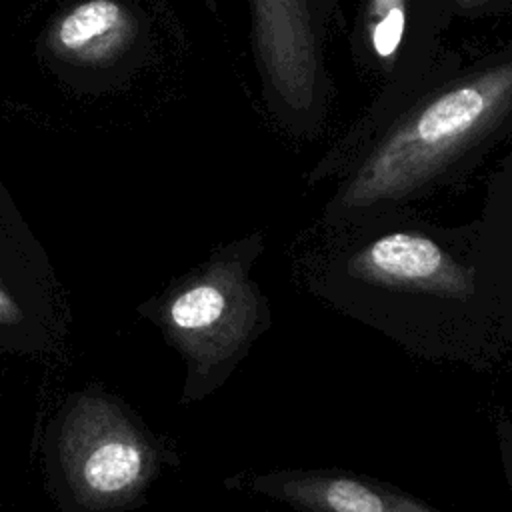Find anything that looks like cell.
<instances>
[{"instance_id": "cell-1", "label": "cell", "mask_w": 512, "mask_h": 512, "mask_svg": "<svg viewBox=\"0 0 512 512\" xmlns=\"http://www.w3.org/2000/svg\"><path fill=\"white\" fill-rule=\"evenodd\" d=\"M56 450L64 488L90 512L128 506L146 488L156 464L144 432L100 392H82L66 406Z\"/></svg>"}, {"instance_id": "cell-2", "label": "cell", "mask_w": 512, "mask_h": 512, "mask_svg": "<svg viewBox=\"0 0 512 512\" xmlns=\"http://www.w3.org/2000/svg\"><path fill=\"white\" fill-rule=\"evenodd\" d=\"M510 92L512 66H506L436 98L366 162L344 202L362 206L412 188L476 134Z\"/></svg>"}, {"instance_id": "cell-3", "label": "cell", "mask_w": 512, "mask_h": 512, "mask_svg": "<svg viewBox=\"0 0 512 512\" xmlns=\"http://www.w3.org/2000/svg\"><path fill=\"white\" fill-rule=\"evenodd\" d=\"M252 296L228 264L210 266L180 286L162 306L160 320L194 372L222 362L248 334Z\"/></svg>"}, {"instance_id": "cell-4", "label": "cell", "mask_w": 512, "mask_h": 512, "mask_svg": "<svg viewBox=\"0 0 512 512\" xmlns=\"http://www.w3.org/2000/svg\"><path fill=\"white\" fill-rule=\"evenodd\" d=\"M252 4L268 74L292 106H306L312 98L316 58L304 0H252Z\"/></svg>"}, {"instance_id": "cell-5", "label": "cell", "mask_w": 512, "mask_h": 512, "mask_svg": "<svg viewBox=\"0 0 512 512\" xmlns=\"http://www.w3.org/2000/svg\"><path fill=\"white\" fill-rule=\"evenodd\" d=\"M360 268L368 276L394 284H414L446 292L464 286L456 264L442 248L426 236L394 232L372 242L360 258Z\"/></svg>"}, {"instance_id": "cell-6", "label": "cell", "mask_w": 512, "mask_h": 512, "mask_svg": "<svg viewBox=\"0 0 512 512\" xmlns=\"http://www.w3.org/2000/svg\"><path fill=\"white\" fill-rule=\"evenodd\" d=\"M266 490L312 512H434L398 492L346 476H288Z\"/></svg>"}, {"instance_id": "cell-7", "label": "cell", "mask_w": 512, "mask_h": 512, "mask_svg": "<svg viewBox=\"0 0 512 512\" xmlns=\"http://www.w3.org/2000/svg\"><path fill=\"white\" fill-rule=\"evenodd\" d=\"M134 36V18L118 0H84L54 26L52 44L66 58L102 62L122 52Z\"/></svg>"}, {"instance_id": "cell-8", "label": "cell", "mask_w": 512, "mask_h": 512, "mask_svg": "<svg viewBox=\"0 0 512 512\" xmlns=\"http://www.w3.org/2000/svg\"><path fill=\"white\" fill-rule=\"evenodd\" d=\"M48 296L16 256L0 252V344L34 352L50 344Z\"/></svg>"}, {"instance_id": "cell-9", "label": "cell", "mask_w": 512, "mask_h": 512, "mask_svg": "<svg viewBox=\"0 0 512 512\" xmlns=\"http://www.w3.org/2000/svg\"><path fill=\"white\" fill-rule=\"evenodd\" d=\"M404 34V10L400 4L390 8L384 18L374 26L372 44L380 56H392L400 46Z\"/></svg>"}, {"instance_id": "cell-10", "label": "cell", "mask_w": 512, "mask_h": 512, "mask_svg": "<svg viewBox=\"0 0 512 512\" xmlns=\"http://www.w3.org/2000/svg\"><path fill=\"white\" fill-rule=\"evenodd\" d=\"M464 2H474V0H464Z\"/></svg>"}]
</instances>
